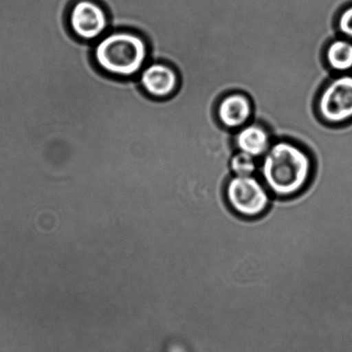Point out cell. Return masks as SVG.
<instances>
[{
	"label": "cell",
	"instance_id": "cell-7",
	"mask_svg": "<svg viewBox=\"0 0 352 352\" xmlns=\"http://www.w3.org/2000/svg\"><path fill=\"white\" fill-rule=\"evenodd\" d=\"M215 112L222 127L235 131L250 122L254 116V104L250 97L243 92H230L220 99Z\"/></svg>",
	"mask_w": 352,
	"mask_h": 352
},
{
	"label": "cell",
	"instance_id": "cell-4",
	"mask_svg": "<svg viewBox=\"0 0 352 352\" xmlns=\"http://www.w3.org/2000/svg\"><path fill=\"white\" fill-rule=\"evenodd\" d=\"M226 198L235 214L244 218H258L267 211L268 189L254 176H234L226 187Z\"/></svg>",
	"mask_w": 352,
	"mask_h": 352
},
{
	"label": "cell",
	"instance_id": "cell-9",
	"mask_svg": "<svg viewBox=\"0 0 352 352\" xmlns=\"http://www.w3.org/2000/svg\"><path fill=\"white\" fill-rule=\"evenodd\" d=\"M324 57L331 71L348 73L352 70V41L344 37L331 40L324 49Z\"/></svg>",
	"mask_w": 352,
	"mask_h": 352
},
{
	"label": "cell",
	"instance_id": "cell-10",
	"mask_svg": "<svg viewBox=\"0 0 352 352\" xmlns=\"http://www.w3.org/2000/svg\"><path fill=\"white\" fill-rule=\"evenodd\" d=\"M229 167L234 176L247 177L254 176L258 165L254 157L237 150L229 160Z\"/></svg>",
	"mask_w": 352,
	"mask_h": 352
},
{
	"label": "cell",
	"instance_id": "cell-2",
	"mask_svg": "<svg viewBox=\"0 0 352 352\" xmlns=\"http://www.w3.org/2000/svg\"><path fill=\"white\" fill-rule=\"evenodd\" d=\"M92 59L109 77L136 78L150 61L148 43L134 30H109L92 45Z\"/></svg>",
	"mask_w": 352,
	"mask_h": 352
},
{
	"label": "cell",
	"instance_id": "cell-8",
	"mask_svg": "<svg viewBox=\"0 0 352 352\" xmlns=\"http://www.w3.org/2000/svg\"><path fill=\"white\" fill-rule=\"evenodd\" d=\"M232 142L238 151L248 153L258 159L268 152L273 141L272 133L264 124L252 122L235 132Z\"/></svg>",
	"mask_w": 352,
	"mask_h": 352
},
{
	"label": "cell",
	"instance_id": "cell-1",
	"mask_svg": "<svg viewBox=\"0 0 352 352\" xmlns=\"http://www.w3.org/2000/svg\"><path fill=\"white\" fill-rule=\"evenodd\" d=\"M313 160L302 146L276 140L262 157L263 182L270 192L281 198L296 196L305 189L313 174Z\"/></svg>",
	"mask_w": 352,
	"mask_h": 352
},
{
	"label": "cell",
	"instance_id": "cell-6",
	"mask_svg": "<svg viewBox=\"0 0 352 352\" xmlns=\"http://www.w3.org/2000/svg\"><path fill=\"white\" fill-rule=\"evenodd\" d=\"M138 80L146 95L159 100L173 97L180 87L179 72L165 61H149Z\"/></svg>",
	"mask_w": 352,
	"mask_h": 352
},
{
	"label": "cell",
	"instance_id": "cell-5",
	"mask_svg": "<svg viewBox=\"0 0 352 352\" xmlns=\"http://www.w3.org/2000/svg\"><path fill=\"white\" fill-rule=\"evenodd\" d=\"M67 23L72 35L85 43H94L111 30L107 10L95 0H78L68 9Z\"/></svg>",
	"mask_w": 352,
	"mask_h": 352
},
{
	"label": "cell",
	"instance_id": "cell-3",
	"mask_svg": "<svg viewBox=\"0 0 352 352\" xmlns=\"http://www.w3.org/2000/svg\"><path fill=\"white\" fill-rule=\"evenodd\" d=\"M317 114L327 124L340 126L352 120V75L331 78L318 96Z\"/></svg>",
	"mask_w": 352,
	"mask_h": 352
},
{
	"label": "cell",
	"instance_id": "cell-11",
	"mask_svg": "<svg viewBox=\"0 0 352 352\" xmlns=\"http://www.w3.org/2000/svg\"><path fill=\"white\" fill-rule=\"evenodd\" d=\"M337 30L344 38L352 41V6L344 8L338 15Z\"/></svg>",
	"mask_w": 352,
	"mask_h": 352
}]
</instances>
